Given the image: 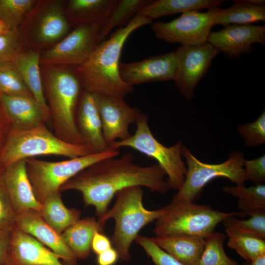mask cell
Listing matches in <instances>:
<instances>
[{"label": "cell", "instance_id": "43", "mask_svg": "<svg viewBox=\"0 0 265 265\" xmlns=\"http://www.w3.org/2000/svg\"><path fill=\"white\" fill-rule=\"evenodd\" d=\"M11 127L10 121L0 104V154L4 147Z\"/></svg>", "mask_w": 265, "mask_h": 265}, {"label": "cell", "instance_id": "24", "mask_svg": "<svg viewBox=\"0 0 265 265\" xmlns=\"http://www.w3.org/2000/svg\"><path fill=\"white\" fill-rule=\"evenodd\" d=\"M118 0H70L65 6V14L69 23L76 26L93 24L101 27Z\"/></svg>", "mask_w": 265, "mask_h": 265}, {"label": "cell", "instance_id": "16", "mask_svg": "<svg viewBox=\"0 0 265 265\" xmlns=\"http://www.w3.org/2000/svg\"><path fill=\"white\" fill-rule=\"evenodd\" d=\"M177 68L175 51L129 63H119V73L126 83H144L174 80Z\"/></svg>", "mask_w": 265, "mask_h": 265}, {"label": "cell", "instance_id": "36", "mask_svg": "<svg viewBox=\"0 0 265 265\" xmlns=\"http://www.w3.org/2000/svg\"><path fill=\"white\" fill-rule=\"evenodd\" d=\"M247 219H239L231 216L222 222L225 227L234 228L238 231L265 238V211L251 214Z\"/></svg>", "mask_w": 265, "mask_h": 265}, {"label": "cell", "instance_id": "46", "mask_svg": "<svg viewBox=\"0 0 265 265\" xmlns=\"http://www.w3.org/2000/svg\"><path fill=\"white\" fill-rule=\"evenodd\" d=\"M4 168H3L0 165V178L1 177L2 172L3 171Z\"/></svg>", "mask_w": 265, "mask_h": 265}, {"label": "cell", "instance_id": "21", "mask_svg": "<svg viewBox=\"0 0 265 265\" xmlns=\"http://www.w3.org/2000/svg\"><path fill=\"white\" fill-rule=\"evenodd\" d=\"M0 104L11 128L27 131L46 124L49 119L32 97L13 96L0 93Z\"/></svg>", "mask_w": 265, "mask_h": 265}, {"label": "cell", "instance_id": "27", "mask_svg": "<svg viewBox=\"0 0 265 265\" xmlns=\"http://www.w3.org/2000/svg\"><path fill=\"white\" fill-rule=\"evenodd\" d=\"M43 219L57 233L64 231L80 219L81 212L68 209L64 204L60 192L48 195L42 203L40 212Z\"/></svg>", "mask_w": 265, "mask_h": 265}, {"label": "cell", "instance_id": "26", "mask_svg": "<svg viewBox=\"0 0 265 265\" xmlns=\"http://www.w3.org/2000/svg\"><path fill=\"white\" fill-rule=\"evenodd\" d=\"M223 0H149L136 14L151 21L162 16L190 11H200L219 7Z\"/></svg>", "mask_w": 265, "mask_h": 265}, {"label": "cell", "instance_id": "40", "mask_svg": "<svg viewBox=\"0 0 265 265\" xmlns=\"http://www.w3.org/2000/svg\"><path fill=\"white\" fill-rule=\"evenodd\" d=\"M243 168L247 180L255 185L265 184V155L251 160L245 159Z\"/></svg>", "mask_w": 265, "mask_h": 265}, {"label": "cell", "instance_id": "11", "mask_svg": "<svg viewBox=\"0 0 265 265\" xmlns=\"http://www.w3.org/2000/svg\"><path fill=\"white\" fill-rule=\"evenodd\" d=\"M220 7L201 12L190 11L182 13L169 22L156 21L151 24L155 36L169 43L196 46L207 42Z\"/></svg>", "mask_w": 265, "mask_h": 265}, {"label": "cell", "instance_id": "34", "mask_svg": "<svg viewBox=\"0 0 265 265\" xmlns=\"http://www.w3.org/2000/svg\"><path fill=\"white\" fill-rule=\"evenodd\" d=\"M0 93L33 97L13 61L0 63Z\"/></svg>", "mask_w": 265, "mask_h": 265}, {"label": "cell", "instance_id": "20", "mask_svg": "<svg viewBox=\"0 0 265 265\" xmlns=\"http://www.w3.org/2000/svg\"><path fill=\"white\" fill-rule=\"evenodd\" d=\"M16 227L34 238L61 259L68 262L77 260L61 235L43 219L39 212L28 210L18 214Z\"/></svg>", "mask_w": 265, "mask_h": 265}, {"label": "cell", "instance_id": "25", "mask_svg": "<svg viewBox=\"0 0 265 265\" xmlns=\"http://www.w3.org/2000/svg\"><path fill=\"white\" fill-rule=\"evenodd\" d=\"M104 227L94 217H88L80 219L60 235L77 259H85L90 254L94 234L96 232L103 233Z\"/></svg>", "mask_w": 265, "mask_h": 265}, {"label": "cell", "instance_id": "4", "mask_svg": "<svg viewBox=\"0 0 265 265\" xmlns=\"http://www.w3.org/2000/svg\"><path fill=\"white\" fill-rule=\"evenodd\" d=\"M142 187L132 186L118 191L113 206L98 219L105 225L113 218L115 227L111 241L119 258L123 261L130 259V247L140 230L146 225L158 219L163 213V207L149 210L143 204Z\"/></svg>", "mask_w": 265, "mask_h": 265}, {"label": "cell", "instance_id": "8", "mask_svg": "<svg viewBox=\"0 0 265 265\" xmlns=\"http://www.w3.org/2000/svg\"><path fill=\"white\" fill-rule=\"evenodd\" d=\"M120 151L107 150L67 160L52 162L34 158L25 159L27 175L34 195L41 204L50 194L59 191L61 186L81 171L106 158L118 156Z\"/></svg>", "mask_w": 265, "mask_h": 265}, {"label": "cell", "instance_id": "7", "mask_svg": "<svg viewBox=\"0 0 265 265\" xmlns=\"http://www.w3.org/2000/svg\"><path fill=\"white\" fill-rule=\"evenodd\" d=\"M182 153L187 163L186 174L182 186L171 202H194L201 195L204 186L218 177L226 178L236 186H245L247 180L243 168L244 156L241 151L231 153L225 161L218 164L202 162L184 145Z\"/></svg>", "mask_w": 265, "mask_h": 265}, {"label": "cell", "instance_id": "14", "mask_svg": "<svg viewBox=\"0 0 265 265\" xmlns=\"http://www.w3.org/2000/svg\"><path fill=\"white\" fill-rule=\"evenodd\" d=\"M95 96L107 145L130 137V126L136 123L142 113L140 110L130 106L124 98L105 95Z\"/></svg>", "mask_w": 265, "mask_h": 265}, {"label": "cell", "instance_id": "10", "mask_svg": "<svg viewBox=\"0 0 265 265\" xmlns=\"http://www.w3.org/2000/svg\"><path fill=\"white\" fill-rule=\"evenodd\" d=\"M65 9L63 0H38L19 29L25 46L36 50L64 37L70 28Z\"/></svg>", "mask_w": 265, "mask_h": 265}, {"label": "cell", "instance_id": "32", "mask_svg": "<svg viewBox=\"0 0 265 265\" xmlns=\"http://www.w3.org/2000/svg\"><path fill=\"white\" fill-rule=\"evenodd\" d=\"M148 0H119L112 10L101 27L99 38L101 42L114 27L129 22L145 4Z\"/></svg>", "mask_w": 265, "mask_h": 265}, {"label": "cell", "instance_id": "45", "mask_svg": "<svg viewBox=\"0 0 265 265\" xmlns=\"http://www.w3.org/2000/svg\"><path fill=\"white\" fill-rule=\"evenodd\" d=\"M249 265H265V254L251 261L249 263Z\"/></svg>", "mask_w": 265, "mask_h": 265}, {"label": "cell", "instance_id": "6", "mask_svg": "<svg viewBox=\"0 0 265 265\" xmlns=\"http://www.w3.org/2000/svg\"><path fill=\"white\" fill-rule=\"evenodd\" d=\"M163 209V213L156 220L153 230L156 236L184 234L205 238L226 218L231 216L244 217L239 212L215 211L209 206L192 202H170Z\"/></svg>", "mask_w": 265, "mask_h": 265}, {"label": "cell", "instance_id": "17", "mask_svg": "<svg viewBox=\"0 0 265 265\" xmlns=\"http://www.w3.org/2000/svg\"><path fill=\"white\" fill-rule=\"evenodd\" d=\"M9 265H64L54 252L15 227L10 234Z\"/></svg>", "mask_w": 265, "mask_h": 265}, {"label": "cell", "instance_id": "28", "mask_svg": "<svg viewBox=\"0 0 265 265\" xmlns=\"http://www.w3.org/2000/svg\"><path fill=\"white\" fill-rule=\"evenodd\" d=\"M234 4L226 9H220L215 25L224 26L230 25H248L265 21V5L254 4L247 0H233Z\"/></svg>", "mask_w": 265, "mask_h": 265}, {"label": "cell", "instance_id": "39", "mask_svg": "<svg viewBox=\"0 0 265 265\" xmlns=\"http://www.w3.org/2000/svg\"><path fill=\"white\" fill-rule=\"evenodd\" d=\"M17 214L0 178V229L11 231L16 225Z\"/></svg>", "mask_w": 265, "mask_h": 265}, {"label": "cell", "instance_id": "19", "mask_svg": "<svg viewBox=\"0 0 265 265\" xmlns=\"http://www.w3.org/2000/svg\"><path fill=\"white\" fill-rule=\"evenodd\" d=\"M1 179L17 215L28 210L40 212L42 205L33 192L25 159L4 168Z\"/></svg>", "mask_w": 265, "mask_h": 265}, {"label": "cell", "instance_id": "9", "mask_svg": "<svg viewBox=\"0 0 265 265\" xmlns=\"http://www.w3.org/2000/svg\"><path fill=\"white\" fill-rule=\"evenodd\" d=\"M135 124L133 134L125 140L112 143L109 147L118 150L124 147L132 148L155 159L167 177L169 188L178 190L187 171L182 159L183 141L179 140L170 147L164 146L153 134L147 116L143 113Z\"/></svg>", "mask_w": 265, "mask_h": 265}, {"label": "cell", "instance_id": "31", "mask_svg": "<svg viewBox=\"0 0 265 265\" xmlns=\"http://www.w3.org/2000/svg\"><path fill=\"white\" fill-rule=\"evenodd\" d=\"M226 235L214 231L206 237L204 250L194 265H242L229 258L224 251Z\"/></svg>", "mask_w": 265, "mask_h": 265}, {"label": "cell", "instance_id": "44", "mask_svg": "<svg viewBox=\"0 0 265 265\" xmlns=\"http://www.w3.org/2000/svg\"><path fill=\"white\" fill-rule=\"evenodd\" d=\"M119 258L117 251L113 247L97 255L98 265H113Z\"/></svg>", "mask_w": 265, "mask_h": 265}, {"label": "cell", "instance_id": "30", "mask_svg": "<svg viewBox=\"0 0 265 265\" xmlns=\"http://www.w3.org/2000/svg\"><path fill=\"white\" fill-rule=\"evenodd\" d=\"M227 246L234 249L246 262L265 254V238L225 227Z\"/></svg>", "mask_w": 265, "mask_h": 265}, {"label": "cell", "instance_id": "41", "mask_svg": "<svg viewBox=\"0 0 265 265\" xmlns=\"http://www.w3.org/2000/svg\"><path fill=\"white\" fill-rule=\"evenodd\" d=\"M112 247L111 240L103 232H96L91 243V249L98 255Z\"/></svg>", "mask_w": 265, "mask_h": 265}, {"label": "cell", "instance_id": "12", "mask_svg": "<svg viewBox=\"0 0 265 265\" xmlns=\"http://www.w3.org/2000/svg\"><path fill=\"white\" fill-rule=\"evenodd\" d=\"M100 29V26L93 24L76 26L71 32L41 55L40 64L80 67L101 42Z\"/></svg>", "mask_w": 265, "mask_h": 265}, {"label": "cell", "instance_id": "2", "mask_svg": "<svg viewBox=\"0 0 265 265\" xmlns=\"http://www.w3.org/2000/svg\"><path fill=\"white\" fill-rule=\"evenodd\" d=\"M153 21L136 14L109 38L101 42L90 57L77 68L84 90L95 95L125 98L133 87L125 82L119 73V59L123 46L134 31Z\"/></svg>", "mask_w": 265, "mask_h": 265}, {"label": "cell", "instance_id": "42", "mask_svg": "<svg viewBox=\"0 0 265 265\" xmlns=\"http://www.w3.org/2000/svg\"><path fill=\"white\" fill-rule=\"evenodd\" d=\"M11 231L0 229V265H9L8 251Z\"/></svg>", "mask_w": 265, "mask_h": 265}, {"label": "cell", "instance_id": "3", "mask_svg": "<svg viewBox=\"0 0 265 265\" xmlns=\"http://www.w3.org/2000/svg\"><path fill=\"white\" fill-rule=\"evenodd\" d=\"M43 74L44 94L54 134L66 142L85 145L76 124L77 110L82 93L78 69L45 66Z\"/></svg>", "mask_w": 265, "mask_h": 265}, {"label": "cell", "instance_id": "1", "mask_svg": "<svg viewBox=\"0 0 265 265\" xmlns=\"http://www.w3.org/2000/svg\"><path fill=\"white\" fill-rule=\"evenodd\" d=\"M166 174L158 164L142 166L132 154L103 159L80 172L59 189L80 192L86 206H92L99 217L108 209L116 194L125 188L139 186L153 192L165 193L169 186Z\"/></svg>", "mask_w": 265, "mask_h": 265}, {"label": "cell", "instance_id": "29", "mask_svg": "<svg viewBox=\"0 0 265 265\" xmlns=\"http://www.w3.org/2000/svg\"><path fill=\"white\" fill-rule=\"evenodd\" d=\"M222 191L238 199V209L244 217L265 211V185L254 186H231L222 188Z\"/></svg>", "mask_w": 265, "mask_h": 265}, {"label": "cell", "instance_id": "18", "mask_svg": "<svg viewBox=\"0 0 265 265\" xmlns=\"http://www.w3.org/2000/svg\"><path fill=\"white\" fill-rule=\"evenodd\" d=\"M76 124L82 139L93 153L108 149L103 132L101 116L95 95L84 90L76 113Z\"/></svg>", "mask_w": 265, "mask_h": 265}, {"label": "cell", "instance_id": "22", "mask_svg": "<svg viewBox=\"0 0 265 265\" xmlns=\"http://www.w3.org/2000/svg\"><path fill=\"white\" fill-rule=\"evenodd\" d=\"M152 239L161 249L185 265H194L205 246V238L184 234L155 236Z\"/></svg>", "mask_w": 265, "mask_h": 265}, {"label": "cell", "instance_id": "13", "mask_svg": "<svg viewBox=\"0 0 265 265\" xmlns=\"http://www.w3.org/2000/svg\"><path fill=\"white\" fill-rule=\"evenodd\" d=\"M175 52L177 60L175 85L182 97L190 101L198 83L219 51L206 42L196 46H180Z\"/></svg>", "mask_w": 265, "mask_h": 265}, {"label": "cell", "instance_id": "23", "mask_svg": "<svg viewBox=\"0 0 265 265\" xmlns=\"http://www.w3.org/2000/svg\"><path fill=\"white\" fill-rule=\"evenodd\" d=\"M40 57L38 50L28 49L21 53L13 62L26 86L50 121L40 73Z\"/></svg>", "mask_w": 265, "mask_h": 265}, {"label": "cell", "instance_id": "38", "mask_svg": "<svg viewBox=\"0 0 265 265\" xmlns=\"http://www.w3.org/2000/svg\"><path fill=\"white\" fill-rule=\"evenodd\" d=\"M134 241L139 245L155 265H185L161 249L151 238L138 235ZM242 265H249L245 262Z\"/></svg>", "mask_w": 265, "mask_h": 265}, {"label": "cell", "instance_id": "37", "mask_svg": "<svg viewBox=\"0 0 265 265\" xmlns=\"http://www.w3.org/2000/svg\"><path fill=\"white\" fill-rule=\"evenodd\" d=\"M237 131L246 146L255 147L265 144V109L254 122L239 125Z\"/></svg>", "mask_w": 265, "mask_h": 265}, {"label": "cell", "instance_id": "5", "mask_svg": "<svg viewBox=\"0 0 265 265\" xmlns=\"http://www.w3.org/2000/svg\"><path fill=\"white\" fill-rule=\"evenodd\" d=\"M93 153L85 145H75L57 137L46 124L27 131L11 127L0 154V165L5 167L19 160L42 155H57L73 159Z\"/></svg>", "mask_w": 265, "mask_h": 265}, {"label": "cell", "instance_id": "33", "mask_svg": "<svg viewBox=\"0 0 265 265\" xmlns=\"http://www.w3.org/2000/svg\"><path fill=\"white\" fill-rule=\"evenodd\" d=\"M37 1L0 0V20L10 29L19 30Z\"/></svg>", "mask_w": 265, "mask_h": 265}, {"label": "cell", "instance_id": "15", "mask_svg": "<svg viewBox=\"0 0 265 265\" xmlns=\"http://www.w3.org/2000/svg\"><path fill=\"white\" fill-rule=\"evenodd\" d=\"M207 42L231 58L254 50L255 43L265 45V26L230 25L218 31L211 32Z\"/></svg>", "mask_w": 265, "mask_h": 265}, {"label": "cell", "instance_id": "35", "mask_svg": "<svg viewBox=\"0 0 265 265\" xmlns=\"http://www.w3.org/2000/svg\"><path fill=\"white\" fill-rule=\"evenodd\" d=\"M25 47L19 30L10 29L0 20V63L13 61Z\"/></svg>", "mask_w": 265, "mask_h": 265}]
</instances>
